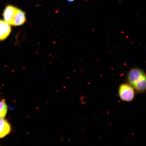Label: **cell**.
<instances>
[{
  "label": "cell",
  "mask_w": 146,
  "mask_h": 146,
  "mask_svg": "<svg viewBox=\"0 0 146 146\" xmlns=\"http://www.w3.org/2000/svg\"><path fill=\"white\" fill-rule=\"evenodd\" d=\"M118 95L120 99L123 101L130 102L135 98V89L129 84H121L119 88Z\"/></svg>",
  "instance_id": "1"
},
{
  "label": "cell",
  "mask_w": 146,
  "mask_h": 146,
  "mask_svg": "<svg viewBox=\"0 0 146 146\" xmlns=\"http://www.w3.org/2000/svg\"><path fill=\"white\" fill-rule=\"evenodd\" d=\"M145 76V73L141 69L132 68L128 73L127 81L129 84L133 86L136 82Z\"/></svg>",
  "instance_id": "2"
},
{
  "label": "cell",
  "mask_w": 146,
  "mask_h": 146,
  "mask_svg": "<svg viewBox=\"0 0 146 146\" xmlns=\"http://www.w3.org/2000/svg\"><path fill=\"white\" fill-rule=\"evenodd\" d=\"M16 9L17 8L12 5H9L6 7L3 12L4 21L10 25H12Z\"/></svg>",
  "instance_id": "3"
},
{
  "label": "cell",
  "mask_w": 146,
  "mask_h": 146,
  "mask_svg": "<svg viewBox=\"0 0 146 146\" xmlns=\"http://www.w3.org/2000/svg\"><path fill=\"white\" fill-rule=\"evenodd\" d=\"M11 31L10 25L6 22L0 20V41H3L8 38Z\"/></svg>",
  "instance_id": "4"
},
{
  "label": "cell",
  "mask_w": 146,
  "mask_h": 146,
  "mask_svg": "<svg viewBox=\"0 0 146 146\" xmlns=\"http://www.w3.org/2000/svg\"><path fill=\"white\" fill-rule=\"evenodd\" d=\"M25 21V13L17 8L11 25L14 26H20L23 25Z\"/></svg>",
  "instance_id": "5"
},
{
  "label": "cell",
  "mask_w": 146,
  "mask_h": 146,
  "mask_svg": "<svg viewBox=\"0 0 146 146\" xmlns=\"http://www.w3.org/2000/svg\"><path fill=\"white\" fill-rule=\"evenodd\" d=\"M10 124L6 120L0 118V138L4 137L11 132Z\"/></svg>",
  "instance_id": "6"
},
{
  "label": "cell",
  "mask_w": 146,
  "mask_h": 146,
  "mask_svg": "<svg viewBox=\"0 0 146 146\" xmlns=\"http://www.w3.org/2000/svg\"><path fill=\"white\" fill-rule=\"evenodd\" d=\"M133 87L139 92H145L146 90V76L136 82Z\"/></svg>",
  "instance_id": "7"
},
{
  "label": "cell",
  "mask_w": 146,
  "mask_h": 146,
  "mask_svg": "<svg viewBox=\"0 0 146 146\" xmlns=\"http://www.w3.org/2000/svg\"><path fill=\"white\" fill-rule=\"evenodd\" d=\"M7 106L5 100H3L0 102V118H3L6 116L7 112Z\"/></svg>",
  "instance_id": "8"
},
{
  "label": "cell",
  "mask_w": 146,
  "mask_h": 146,
  "mask_svg": "<svg viewBox=\"0 0 146 146\" xmlns=\"http://www.w3.org/2000/svg\"><path fill=\"white\" fill-rule=\"evenodd\" d=\"M74 0H67V1H68V2L70 3H72L73 1H74Z\"/></svg>",
  "instance_id": "9"
}]
</instances>
